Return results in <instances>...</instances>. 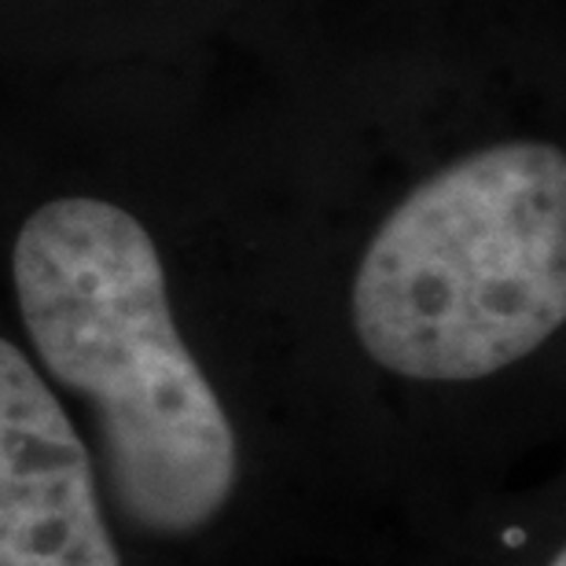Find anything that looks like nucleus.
Segmentation results:
<instances>
[{
	"label": "nucleus",
	"instance_id": "3",
	"mask_svg": "<svg viewBox=\"0 0 566 566\" xmlns=\"http://www.w3.org/2000/svg\"><path fill=\"white\" fill-rule=\"evenodd\" d=\"M0 566H122L85 441L8 338H0Z\"/></svg>",
	"mask_w": 566,
	"mask_h": 566
},
{
	"label": "nucleus",
	"instance_id": "1",
	"mask_svg": "<svg viewBox=\"0 0 566 566\" xmlns=\"http://www.w3.org/2000/svg\"><path fill=\"white\" fill-rule=\"evenodd\" d=\"M11 276L44 368L96 416L122 518L151 537L207 530L240 482V446L177 332L144 224L104 199L44 202L22 224Z\"/></svg>",
	"mask_w": 566,
	"mask_h": 566
},
{
	"label": "nucleus",
	"instance_id": "4",
	"mask_svg": "<svg viewBox=\"0 0 566 566\" xmlns=\"http://www.w3.org/2000/svg\"><path fill=\"white\" fill-rule=\"evenodd\" d=\"M548 566H566V556H563V552H556V556L548 559Z\"/></svg>",
	"mask_w": 566,
	"mask_h": 566
},
{
	"label": "nucleus",
	"instance_id": "2",
	"mask_svg": "<svg viewBox=\"0 0 566 566\" xmlns=\"http://www.w3.org/2000/svg\"><path fill=\"white\" fill-rule=\"evenodd\" d=\"M379 368L471 382L518 365L566 321V158L515 140L438 169L371 235L354 294Z\"/></svg>",
	"mask_w": 566,
	"mask_h": 566
}]
</instances>
